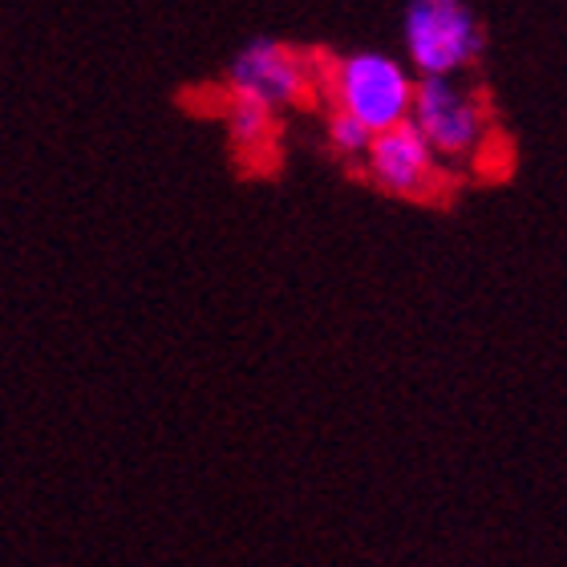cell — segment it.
I'll list each match as a JSON object with an SVG mask.
<instances>
[{
    "instance_id": "4",
    "label": "cell",
    "mask_w": 567,
    "mask_h": 567,
    "mask_svg": "<svg viewBox=\"0 0 567 567\" xmlns=\"http://www.w3.org/2000/svg\"><path fill=\"white\" fill-rule=\"evenodd\" d=\"M308 82H312L308 58L280 45V41H251L248 49H239L231 70H227V85L231 90L260 97L272 110L296 106L308 94Z\"/></svg>"
},
{
    "instance_id": "5",
    "label": "cell",
    "mask_w": 567,
    "mask_h": 567,
    "mask_svg": "<svg viewBox=\"0 0 567 567\" xmlns=\"http://www.w3.org/2000/svg\"><path fill=\"white\" fill-rule=\"evenodd\" d=\"M434 158H437V151L414 126V118H405V122H398V126H390V131H381L365 154L369 178H373L381 190H393V195H425V190L434 187V178H437Z\"/></svg>"
},
{
    "instance_id": "3",
    "label": "cell",
    "mask_w": 567,
    "mask_h": 567,
    "mask_svg": "<svg viewBox=\"0 0 567 567\" xmlns=\"http://www.w3.org/2000/svg\"><path fill=\"white\" fill-rule=\"evenodd\" d=\"M414 126L437 154L462 158L483 142V106L471 90L450 82V73H422L414 94Z\"/></svg>"
},
{
    "instance_id": "1",
    "label": "cell",
    "mask_w": 567,
    "mask_h": 567,
    "mask_svg": "<svg viewBox=\"0 0 567 567\" xmlns=\"http://www.w3.org/2000/svg\"><path fill=\"white\" fill-rule=\"evenodd\" d=\"M405 53L417 73H458L483 53V29L466 0H410Z\"/></svg>"
},
{
    "instance_id": "7",
    "label": "cell",
    "mask_w": 567,
    "mask_h": 567,
    "mask_svg": "<svg viewBox=\"0 0 567 567\" xmlns=\"http://www.w3.org/2000/svg\"><path fill=\"white\" fill-rule=\"evenodd\" d=\"M373 138H378V131L369 126V122H361L357 114H349V110H332L329 118V142L337 154H349V158H357V154H369V146H373Z\"/></svg>"
},
{
    "instance_id": "2",
    "label": "cell",
    "mask_w": 567,
    "mask_h": 567,
    "mask_svg": "<svg viewBox=\"0 0 567 567\" xmlns=\"http://www.w3.org/2000/svg\"><path fill=\"white\" fill-rule=\"evenodd\" d=\"M337 106L369 122L373 131H390L414 114L417 82L385 53H353L329 70Z\"/></svg>"
},
{
    "instance_id": "6",
    "label": "cell",
    "mask_w": 567,
    "mask_h": 567,
    "mask_svg": "<svg viewBox=\"0 0 567 567\" xmlns=\"http://www.w3.org/2000/svg\"><path fill=\"white\" fill-rule=\"evenodd\" d=\"M227 134L239 151H260L276 142V110L251 94L231 90L227 97Z\"/></svg>"
}]
</instances>
